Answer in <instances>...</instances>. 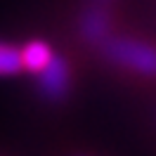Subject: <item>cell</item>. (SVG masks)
Segmentation results:
<instances>
[{"label":"cell","mask_w":156,"mask_h":156,"mask_svg":"<svg viewBox=\"0 0 156 156\" xmlns=\"http://www.w3.org/2000/svg\"><path fill=\"white\" fill-rule=\"evenodd\" d=\"M24 71V59H21V48L0 40V78L5 76H19Z\"/></svg>","instance_id":"cell-5"},{"label":"cell","mask_w":156,"mask_h":156,"mask_svg":"<svg viewBox=\"0 0 156 156\" xmlns=\"http://www.w3.org/2000/svg\"><path fill=\"white\" fill-rule=\"evenodd\" d=\"M73 88V71L64 55H55L52 62L36 76V97L48 107H62Z\"/></svg>","instance_id":"cell-2"},{"label":"cell","mask_w":156,"mask_h":156,"mask_svg":"<svg viewBox=\"0 0 156 156\" xmlns=\"http://www.w3.org/2000/svg\"><path fill=\"white\" fill-rule=\"evenodd\" d=\"M76 156H85V154H76Z\"/></svg>","instance_id":"cell-7"},{"label":"cell","mask_w":156,"mask_h":156,"mask_svg":"<svg viewBox=\"0 0 156 156\" xmlns=\"http://www.w3.org/2000/svg\"><path fill=\"white\" fill-rule=\"evenodd\" d=\"M90 5H102V7H111L116 0H88Z\"/></svg>","instance_id":"cell-6"},{"label":"cell","mask_w":156,"mask_h":156,"mask_svg":"<svg viewBox=\"0 0 156 156\" xmlns=\"http://www.w3.org/2000/svg\"><path fill=\"white\" fill-rule=\"evenodd\" d=\"M78 36L90 48H97L111 36V12L102 5H85L78 17Z\"/></svg>","instance_id":"cell-3"},{"label":"cell","mask_w":156,"mask_h":156,"mask_svg":"<svg viewBox=\"0 0 156 156\" xmlns=\"http://www.w3.org/2000/svg\"><path fill=\"white\" fill-rule=\"evenodd\" d=\"M55 57V52L45 40H29L21 48V59H24V71H29L33 76H38L43 69L48 66Z\"/></svg>","instance_id":"cell-4"},{"label":"cell","mask_w":156,"mask_h":156,"mask_svg":"<svg viewBox=\"0 0 156 156\" xmlns=\"http://www.w3.org/2000/svg\"><path fill=\"white\" fill-rule=\"evenodd\" d=\"M99 55L118 69L156 78V48L151 43L130 36H109L99 45Z\"/></svg>","instance_id":"cell-1"}]
</instances>
